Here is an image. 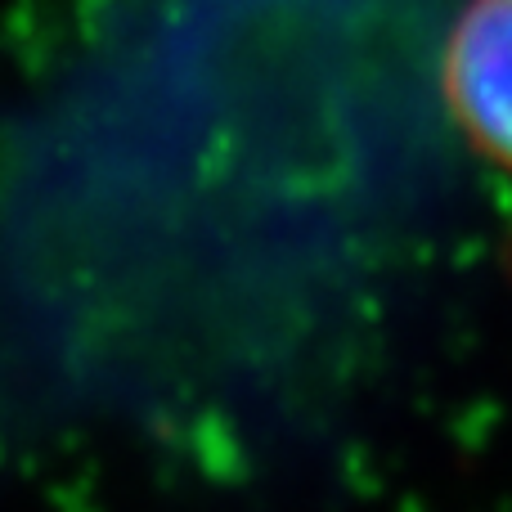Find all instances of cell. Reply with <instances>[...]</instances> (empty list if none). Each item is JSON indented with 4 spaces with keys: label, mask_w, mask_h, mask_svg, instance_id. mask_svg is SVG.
<instances>
[{
    "label": "cell",
    "mask_w": 512,
    "mask_h": 512,
    "mask_svg": "<svg viewBox=\"0 0 512 512\" xmlns=\"http://www.w3.org/2000/svg\"><path fill=\"white\" fill-rule=\"evenodd\" d=\"M445 95L468 140L512 171V0H468L445 50Z\"/></svg>",
    "instance_id": "obj_1"
}]
</instances>
